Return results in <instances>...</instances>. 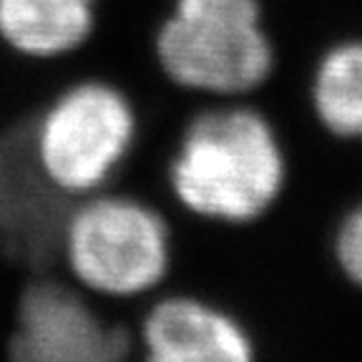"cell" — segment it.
<instances>
[{"instance_id":"5b68a950","label":"cell","mask_w":362,"mask_h":362,"mask_svg":"<svg viewBox=\"0 0 362 362\" xmlns=\"http://www.w3.org/2000/svg\"><path fill=\"white\" fill-rule=\"evenodd\" d=\"M139 357L136 325L66 272L35 274L21 292L8 362H124Z\"/></svg>"},{"instance_id":"7a4b0ae2","label":"cell","mask_w":362,"mask_h":362,"mask_svg":"<svg viewBox=\"0 0 362 362\" xmlns=\"http://www.w3.org/2000/svg\"><path fill=\"white\" fill-rule=\"evenodd\" d=\"M61 269L129 322L169 282L174 226L156 204L119 189L76 199L58 242Z\"/></svg>"},{"instance_id":"3957f363","label":"cell","mask_w":362,"mask_h":362,"mask_svg":"<svg viewBox=\"0 0 362 362\" xmlns=\"http://www.w3.org/2000/svg\"><path fill=\"white\" fill-rule=\"evenodd\" d=\"M153 58L171 88L211 98L259 88L274 66L259 0H174L153 33Z\"/></svg>"},{"instance_id":"ba28073f","label":"cell","mask_w":362,"mask_h":362,"mask_svg":"<svg viewBox=\"0 0 362 362\" xmlns=\"http://www.w3.org/2000/svg\"><path fill=\"white\" fill-rule=\"evenodd\" d=\"M312 103L332 134L362 139V40L334 45L320 61Z\"/></svg>"},{"instance_id":"8992f818","label":"cell","mask_w":362,"mask_h":362,"mask_svg":"<svg viewBox=\"0 0 362 362\" xmlns=\"http://www.w3.org/2000/svg\"><path fill=\"white\" fill-rule=\"evenodd\" d=\"M139 357L148 362H249L255 345L247 329L219 305L194 292H161L144 302Z\"/></svg>"},{"instance_id":"6da1fadb","label":"cell","mask_w":362,"mask_h":362,"mask_svg":"<svg viewBox=\"0 0 362 362\" xmlns=\"http://www.w3.org/2000/svg\"><path fill=\"white\" fill-rule=\"evenodd\" d=\"M164 181L169 202L189 216L247 224L277 202L284 187V153L259 111L206 106L181 126Z\"/></svg>"},{"instance_id":"52a82bcc","label":"cell","mask_w":362,"mask_h":362,"mask_svg":"<svg viewBox=\"0 0 362 362\" xmlns=\"http://www.w3.org/2000/svg\"><path fill=\"white\" fill-rule=\"evenodd\" d=\"M98 0H0V40L30 61H61L93 33Z\"/></svg>"},{"instance_id":"9c48e42d","label":"cell","mask_w":362,"mask_h":362,"mask_svg":"<svg viewBox=\"0 0 362 362\" xmlns=\"http://www.w3.org/2000/svg\"><path fill=\"white\" fill-rule=\"evenodd\" d=\"M334 252H337L342 272L362 287V206L342 221L337 239H334Z\"/></svg>"},{"instance_id":"277c9868","label":"cell","mask_w":362,"mask_h":362,"mask_svg":"<svg viewBox=\"0 0 362 362\" xmlns=\"http://www.w3.org/2000/svg\"><path fill=\"white\" fill-rule=\"evenodd\" d=\"M139 111L124 88L103 78L63 86L33 121V156L48 187L68 199L103 192L129 161Z\"/></svg>"}]
</instances>
